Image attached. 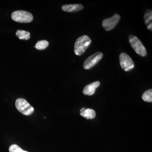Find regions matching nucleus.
I'll return each mask as SVG.
<instances>
[{
	"label": "nucleus",
	"instance_id": "obj_12",
	"mask_svg": "<svg viewBox=\"0 0 152 152\" xmlns=\"http://www.w3.org/2000/svg\"><path fill=\"white\" fill-rule=\"evenodd\" d=\"M16 35L20 39L26 40L29 39L31 36L30 33L29 32L20 30L17 31Z\"/></svg>",
	"mask_w": 152,
	"mask_h": 152
},
{
	"label": "nucleus",
	"instance_id": "obj_5",
	"mask_svg": "<svg viewBox=\"0 0 152 152\" xmlns=\"http://www.w3.org/2000/svg\"><path fill=\"white\" fill-rule=\"evenodd\" d=\"M119 59L121 67L125 71L129 72L134 67V61L127 54L121 53L120 55Z\"/></svg>",
	"mask_w": 152,
	"mask_h": 152
},
{
	"label": "nucleus",
	"instance_id": "obj_7",
	"mask_svg": "<svg viewBox=\"0 0 152 152\" xmlns=\"http://www.w3.org/2000/svg\"><path fill=\"white\" fill-rule=\"evenodd\" d=\"M121 19L119 15L115 14L110 18L104 19L102 22V26L106 31H110L115 28Z\"/></svg>",
	"mask_w": 152,
	"mask_h": 152
},
{
	"label": "nucleus",
	"instance_id": "obj_15",
	"mask_svg": "<svg viewBox=\"0 0 152 152\" xmlns=\"http://www.w3.org/2000/svg\"><path fill=\"white\" fill-rule=\"evenodd\" d=\"M10 152H28L22 150L18 145H12L9 148Z\"/></svg>",
	"mask_w": 152,
	"mask_h": 152
},
{
	"label": "nucleus",
	"instance_id": "obj_6",
	"mask_svg": "<svg viewBox=\"0 0 152 152\" xmlns=\"http://www.w3.org/2000/svg\"><path fill=\"white\" fill-rule=\"evenodd\" d=\"M103 56L102 53L97 52L89 57L84 63L83 68L86 70L91 69L100 61L102 58Z\"/></svg>",
	"mask_w": 152,
	"mask_h": 152
},
{
	"label": "nucleus",
	"instance_id": "obj_8",
	"mask_svg": "<svg viewBox=\"0 0 152 152\" xmlns=\"http://www.w3.org/2000/svg\"><path fill=\"white\" fill-rule=\"evenodd\" d=\"M100 83L99 81H96L87 85L84 88L83 93L87 96H91L94 94L96 89L99 86Z\"/></svg>",
	"mask_w": 152,
	"mask_h": 152
},
{
	"label": "nucleus",
	"instance_id": "obj_10",
	"mask_svg": "<svg viewBox=\"0 0 152 152\" xmlns=\"http://www.w3.org/2000/svg\"><path fill=\"white\" fill-rule=\"evenodd\" d=\"M80 114L81 115L87 119H92L96 117V112L94 110L91 109H86L83 108L80 110Z\"/></svg>",
	"mask_w": 152,
	"mask_h": 152
},
{
	"label": "nucleus",
	"instance_id": "obj_11",
	"mask_svg": "<svg viewBox=\"0 0 152 152\" xmlns=\"http://www.w3.org/2000/svg\"><path fill=\"white\" fill-rule=\"evenodd\" d=\"M145 24L147 26L148 29L152 31V11L151 10H147L144 17Z\"/></svg>",
	"mask_w": 152,
	"mask_h": 152
},
{
	"label": "nucleus",
	"instance_id": "obj_4",
	"mask_svg": "<svg viewBox=\"0 0 152 152\" xmlns=\"http://www.w3.org/2000/svg\"><path fill=\"white\" fill-rule=\"evenodd\" d=\"M17 110L25 115H30L34 113V108L29 104L27 101L23 99H18L15 102Z\"/></svg>",
	"mask_w": 152,
	"mask_h": 152
},
{
	"label": "nucleus",
	"instance_id": "obj_9",
	"mask_svg": "<svg viewBox=\"0 0 152 152\" xmlns=\"http://www.w3.org/2000/svg\"><path fill=\"white\" fill-rule=\"evenodd\" d=\"M83 6L80 4L65 5L62 7L63 10L68 12H78L83 10Z\"/></svg>",
	"mask_w": 152,
	"mask_h": 152
},
{
	"label": "nucleus",
	"instance_id": "obj_1",
	"mask_svg": "<svg viewBox=\"0 0 152 152\" xmlns=\"http://www.w3.org/2000/svg\"><path fill=\"white\" fill-rule=\"evenodd\" d=\"M91 42V40L88 36L83 35L77 39L75 44L74 51L75 54L80 56L85 53Z\"/></svg>",
	"mask_w": 152,
	"mask_h": 152
},
{
	"label": "nucleus",
	"instance_id": "obj_13",
	"mask_svg": "<svg viewBox=\"0 0 152 152\" xmlns=\"http://www.w3.org/2000/svg\"><path fill=\"white\" fill-rule=\"evenodd\" d=\"M49 42L46 40L39 41L36 44L35 48L38 50H43L48 46Z\"/></svg>",
	"mask_w": 152,
	"mask_h": 152
},
{
	"label": "nucleus",
	"instance_id": "obj_2",
	"mask_svg": "<svg viewBox=\"0 0 152 152\" xmlns=\"http://www.w3.org/2000/svg\"><path fill=\"white\" fill-rule=\"evenodd\" d=\"M11 17L14 21L20 23H29L33 20L32 15L25 11H15L12 13Z\"/></svg>",
	"mask_w": 152,
	"mask_h": 152
},
{
	"label": "nucleus",
	"instance_id": "obj_3",
	"mask_svg": "<svg viewBox=\"0 0 152 152\" xmlns=\"http://www.w3.org/2000/svg\"><path fill=\"white\" fill-rule=\"evenodd\" d=\"M129 42L133 49L137 54L142 57L147 55V51L140 40L135 36L130 35L129 37Z\"/></svg>",
	"mask_w": 152,
	"mask_h": 152
},
{
	"label": "nucleus",
	"instance_id": "obj_14",
	"mask_svg": "<svg viewBox=\"0 0 152 152\" xmlns=\"http://www.w3.org/2000/svg\"><path fill=\"white\" fill-rule=\"evenodd\" d=\"M142 99L144 101L149 102H152V90L149 89L146 91L142 96Z\"/></svg>",
	"mask_w": 152,
	"mask_h": 152
}]
</instances>
